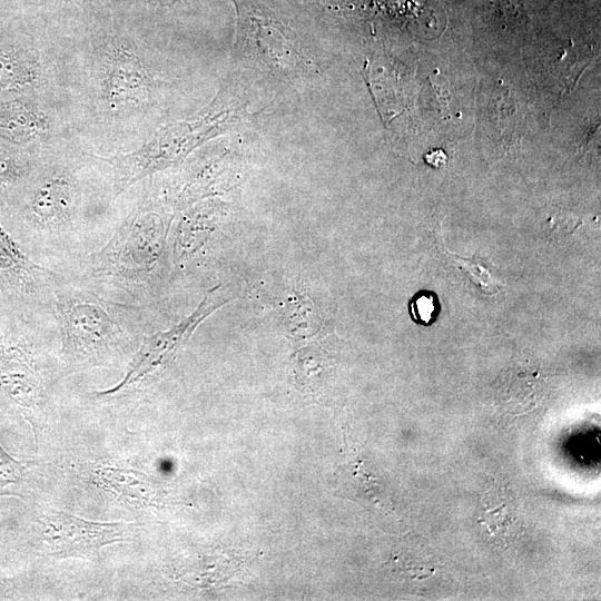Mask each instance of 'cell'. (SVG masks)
I'll list each match as a JSON object with an SVG mask.
<instances>
[{
  "instance_id": "cell-1",
  "label": "cell",
  "mask_w": 601,
  "mask_h": 601,
  "mask_svg": "<svg viewBox=\"0 0 601 601\" xmlns=\"http://www.w3.org/2000/svg\"><path fill=\"white\" fill-rule=\"evenodd\" d=\"M155 58L140 29L114 16L79 23L68 105L85 150L128 151L164 124L167 81Z\"/></svg>"
},
{
  "instance_id": "cell-2",
  "label": "cell",
  "mask_w": 601,
  "mask_h": 601,
  "mask_svg": "<svg viewBox=\"0 0 601 601\" xmlns=\"http://www.w3.org/2000/svg\"><path fill=\"white\" fill-rule=\"evenodd\" d=\"M78 28L66 30L40 16L0 24V99L41 97L68 104Z\"/></svg>"
},
{
  "instance_id": "cell-3",
  "label": "cell",
  "mask_w": 601,
  "mask_h": 601,
  "mask_svg": "<svg viewBox=\"0 0 601 601\" xmlns=\"http://www.w3.org/2000/svg\"><path fill=\"white\" fill-rule=\"evenodd\" d=\"M236 111L221 91L197 114L160 125L132 149L108 156L96 155L109 168L115 196L181 162L196 148L230 127Z\"/></svg>"
},
{
  "instance_id": "cell-4",
  "label": "cell",
  "mask_w": 601,
  "mask_h": 601,
  "mask_svg": "<svg viewBox=\"0 0 601 601\" xmlns=\"http://www.w3.org/2000/svg\"><path fill=\"white\" fill-rule=\"evenodd\" d=\"M165 234L162 216L146 203L137 201L109 242L93 256L92 272L119 284H140L160 259Z\"/></svg>"
},
{
  "instance_id": "cell-5",
  "label": "cell",
  "mask_w": 601,
  "mask_h": 601,
  "mask_svg": "<svg viewBox=\"0 0 601 601\" xmlns=\"http://www.w3.org/2000/svg\"><path fill=\"white\" fill-rule=\"evenodd\" d=\"M237 9L236 50L255 68L280 77L309 73L312 60L265 0H233Z\"/></svg>"
},
{
  "instance_id": "cell-6",
  "label": "cell",
  "mask_w": 601,
  "mask_h": 601,
  "mask_svg": "<svg viewBox=\"0 0 601 601\" xmlns=\"http://www.w3.org/2000/svg\"><path fill=\"white\" fill-rule=\"evenodd\" d=\"M52 304L62 335L63 348L75 358L101 354L122 334L120 305L89 290L56 288Z\"/></svg>"
},
{
  "instance_id": "cell-7",
  "label": "cell",
  "mask_w": 601,
  "mask_h": 601,
  "mask_svg": "<svg viewBox=\"0 0 601 601\" xmlns=\"http://www.w3.org/2000/svg\"><path fill=\"white\" fill-rule=\"evenodd\" d=\"M0 140L45 149L76 140L68 104L41 97L0 99Z\"/></svg>"
},
{
  "instance_id": "cell-8",
  "label": "cell",
  "mask_w": 601,
  "mask_h": 601,
  "mask_svg": "<svg viewBox=\"0 0 601 601\" xmlns=\"http://www.w3.org/2000/svg\"><path fill=\"white\" fill-rule=\"evenodd\" d=\"M230 298L225 295L221 286L209 289L189 316L167 331L146 337L125 377L116 386L100 394H114L167 363L190 338L197 326Z\"/></svg>"
},
{
  "instance_id": "cell-9",
  "label": "cell",
  "mask_w": 601,
  "mask_h": 601,
  "mask_svg": "<svg viewBox=\"0 0 601 601\" xmlns=\"http://www.w3.org/2000/svg\"><path fill=\"white\" fill-rule=\"evenodd\" d=\"M130 525L91 522L65 512H53L45 520L43 540L55 558L93 559L105 545L128 541Z\"/></svg>"
},
{
  "instance_id": "cell-10",
  "label": "cell",
  "mask_w": 601,
  "mask_h": 601,
  "mask_svg": "<svg viewBox=\"0 0 601 601\" xmlns=\"http://www.w3.org/2000/svg\"><path fill=\"white\" fill-rule=\"evenodd\" d=\"M336 494L380 509L391 508L387 492L368 462L346 444V455L335 477Z\"/></svg>"
},
{
  "instance_id": "cell-11",
  "label": "cell",
  "mask_w": 601,
  "mask_h": 601,
  "mask_svg": "<svg viewBox=\"0 0 601 601\" xmlns=\"http://www.w3.org/2000/svg\"><path fill=\"white\" fill-rule=\"evenodd\" d=\"M50 149L0 140V189L26 184Z\"/></svg>"
},
{
  "instance_id": "cell-12",
  "label": "cell",
  "mask_w": 601,
  "mask_h": 601,
  "mask_svg": "<svg viewBox=\"0 0 601 601\" xmlns=\"http://www.w3.org/2000/svg\"><path fill=\"white\" fill-rule=\"evenodd\" d=\"M101 479L116 495L128 502L149 503L154 500L155 489L146 476L130 471L106 469Z\"/></svg>"
},
{
  "instance_id": "cell-13",
  "label": "cell",
  "mask_w": 601,
  "mask_h": 601,
  "mask_svg": "<svg viewBox=\"0 0 601 601\" xmlns=\"http://www.w3.org/2000/svg\"><path fill=\"white\" fill-rule=\"evenodd\" d=\"M443 252L456 267L469 276L471 282L482 293L492 295L497 293L504 286V283L494 275L491 267L483 263L481 258H462L446 249Z\"/></svg>"
},
{
  "instance_id": "cell-14",
  "label": "cell",
  "mask_w": 601,
  "mask_h": 601,
  "mask_svg": "<svg viewBox=\"0 0 601 601\" xmlns=\"http://www.w3.org/2000/svg\"><path fill=\"white\" fill-rule=\"evenodd\" d=\"M412 319L424 326L432 325L440 313L437 296L430 290L416 293L408 304Z\"/></svg>"
},
{
  "instance_id": "cell-15",
  "label": "cell",
  "mask_w": 601,
  "mask_h": 601,
  "mask_svg": "<svg viewBox=\"0 0 601 601\" xmlns=\"http://www.w3.org/2000/svg\"><path fill=\"white\" fill-rule=\"evenodd\" d=\"M76 11L77 18L85 26L109 20L112 17L108 0H65Z\"/></svg>"
},
{
  "instance_id": "cell-16",
  "label": "cell",
  "mask_w": 601,
  "mask_h": 601,
  "mask_svg": "<svg viewBox=\"0 0 601 601\" xmlns=\"http://www.w3.org/2000/svg\"><path fill=\"white\" fill-rule=\"evenodd\" d=\"M184 1H187V0H108L110 11L115 18L122 19L124 17L127 16L129 11H132L135 12V14L131 17L132 20L138 16L140 10L164 9V8L173 7L176 3H180ZM128 21H124V22L127 23Z\"/></svg>"
},
{
  "instance_id": "cell-17",
  "label": "cell",
  "mask_w": 601,
  "mask_h": 601,
  "mask_svg": "<svg viewBox=\"0 0 601 601\" xmlns=\"http://www.w3.org/2000/svg\"><path fill=\"white\" fill-rule=\"evenodd\" d=\"M51 0H0V24L26 13L27 10L40 8Z\"/></svg>"
}]
</instances>
